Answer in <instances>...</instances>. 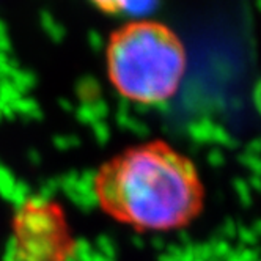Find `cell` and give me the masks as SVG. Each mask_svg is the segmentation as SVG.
Instances as JSON below:
<instances>
[{
	"label": "cell",
	"mask_w": 261,
	"mask_h": 261,
	"mask_svg": "<svg viewBox=\"0 0 261 261\" xmlns=\"http://www.w3.org/2000/svg\"><path fill=\"white\" fill-rule=\"evenodd\" d=\"M96 7L109 13H120L127 17H146L159 5V0H91Z\"/></svg>",
	"instance_id": "277c9868"
},
{
	"label": "cell",
	"mask_w": 261,
	"mask_h": 261,
	"mask_svg": "<svg viewBox=\"0 0 261 261\" xmlns=\"http://www.w3.org/2000/svg\"><path fill=\"white\" fill-rule=\"evenodd\" d=\"M107 69L121 96L139 104H158L176 93L186 71V54L167 27L130 22L112 36Z\"/></svg>",
	"instance_id": "7a4b0ae2"
},
{
	"label": "cell",
	"mask_w": 261,
	"mask_h": 261,
	"mask_svg": "<svg viewBox=\"0 0 261 261\" xmlns=\"http://www.w3.org/2000/svg\"><path fill=\"white\" fill-rule=\"evenodd\" d=\"M93 188L102 211L139 231L189 225L204 200L192 161L164 142L127 148L110 159L99 169Z\"/></svg>",
	"instance_id": "6da1fadb"
},
{
	"label": "cell",
	"mask_w": 261,
	"mask_h": 261,
	"mask_svg": "<svg viewBox=\"0 0 261 261\" xmlns=\"http://www.w3.org/2000/svg\"><path fill=\"white\" fill-rule=\"evenodd\" d=\"M11 261H66L72 239L63 213L46 201H29L13 222Z\"/></svg>",
	"instance_id": "3957f363"
}]
</instances>
